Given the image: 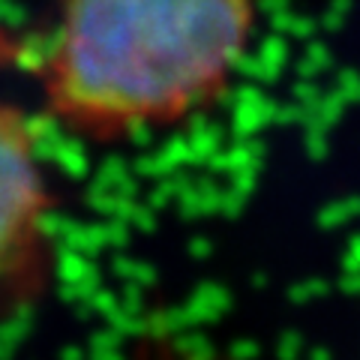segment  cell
I'll return each mask as SVG.
<instances>
[{
  "mask_svg": "<svg viewBox=\"0 0 360 360\" xmlns=\"http://www.w3.org/2000/svg\"><path fill=\"white\" fill-rule=\"evenodd\" d=\"M54 270V189L37 129L0 96V328L39 307Z\"/></svg>",
  "mask_w": 360,
  "mask_h": 360,
  "instance_id": "obj_2",
  "label": "cell"
},
{
  "mask_svg": "<svg viewBox=\"0 0 360 360\" xmlns=\"http://www.w3.org/2000/svg\"><path fill=\"white\" fill-rule=\"evenodd\" d=\"M144 360H153V357H144Z\"/></svg>",
  "mask_w": 360,
  "mask_h": 360,
  "instance_id": "obj_3",
  "label": "cell"
},
{
  "mask_svg": "<svg viewBox=\"0 0 360 360\" xmlns=\"http://www.w3.org/2000/svg\"><path fill=\"white\" fill-rule=\"evenodd\" d=\"M255 27L258 0H54L42 108L94 148L174 129L225 96Z\"/></svg>",
  "mask_w": 360,
  "mask_h": 360,
  "instance_id": "obj_1",
  "label": "cell"
}]
</instances>
